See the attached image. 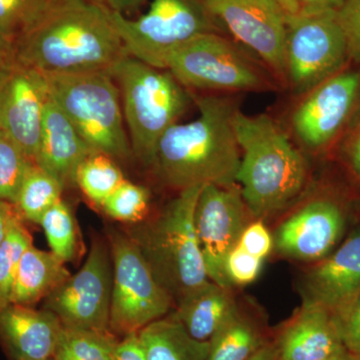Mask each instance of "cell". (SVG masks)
<instances>
[{"mask_svg": "<svg viewBox=\"0 0 360 360\" xmlns=\"http://www.w3.org/2000/svg\"><path fill=\"white\" fill-rule=\"evenodd\" d=\"M124 56L108 8L90 0H51L14 41V58L44 73L110 72Z\"/></svg>", "mask_w": 360, "mask_h": 360, "instance_id": "obj_1", "label": "cell"}, {"mask_svg": "<svg viewBox=\"0 0 360 360\" xmlns=\"http://www.w3.org/2000/svg\"><path fill=\"white\" fill-rule=\"evenodd\" d=\"M195 101L200 115L165 132L150 168L165 186L179 191L206 184L234 186L241 156L232 120L238 108L229 96Z\"/></svg>", "mask_w": 360, "mask_h": 360, "instance_id": "obj_2", "label": "cell"}, {"mask_svg": "<svg viewBox=\"0 0 360 360\" xmlns=\"http://www.w3.org/2000/svg\"><path fill=\"white\" fill-rule=\"evenodd\" d=\"M232 124L243 151L236 184H240L251 217L265 219L284 210L302 193L307 161L269 115H248L238 110Z\"/></svg>", "mask_w": 360, "mask_h": 360, "instance_id": "obj_3", "label": "cell"}, {"mask_svg": "<svg viewBox=\"0 0 360 360\" xmlns=\"http://www.w3.org/2000/svg\"><path fill=\"white\" fill-rule=\"evenodd\" d=\"M201 188L182 189L155 217L131 224L127 231L175 304L210 281L194 222Z\"/></svg>", "mask_w": 360, "mask_h": 360, "instance_id": "obj_4", "label": "cell"}, {"mask_svg": "<svg viewBox=\"0 0 360 360\" xmlns=\"http://www.w3.org/2000/svg\"><path fill=\"white\" fill-rule=\"evenodd\" d=\"M122 99L132 153L146 167L165 132L186 112L191 94L167 70L123 56L111 68Z\"/></svg>", "mask_w": 360, "mask_h": 360, "instance_id": "obj_5", "label": "cell"}, {"mask_svg": "<svg viewBox=\"0 0 360 360\" xmlns=\"http://www.w3.org/2000/svg\"><path fill=\"white\" fill-rule=\"evenodd\" d=\"M49 94L94 153L127 160L132 153L120 91L108 71L44 73Z\"/></svg>", "mask_w": 360, "mask_h": 360, "instance_id": "obj_6", "label": "cell"}, {"mask_svg": "<svg viewBox=\"0 0 360 360\" xmlns=\"http://www.w3.org/2000/svg\"><path fill=\"white\" fill-rule=\"evenodd\" d=\"M108 13L127 54L160 70L194 37L222 30L198 0H153L148 13L137 20L110 9Z\"/></svg>", "mask_w": 360, "mask_h": 360, "instance_id": "obj_7", "label": "cell"}, {"mask_svg": "<svg viewBox=\"0 0 360 360\" xmlns=\"http://www.w3.org/2000/svg\"><path fill=\"white\" fill-rule=\"evenodd\" d=\"M186 89L265 91L274 87L264 68L220 33H203L168 58L167 68Z\"/></svg>", "mask_w": 360, "mask_h": 360, "instance_id": "obj_8", "label": "cell"}, {"mask_svg": "<svg viewBox=\"0 0 360 360\" xmlns=\"http://www.w3.org/2000/svg\"><path fill=\"white\" fill-rule=\"evenodd\" d=\"M108 239L113 271L110 330L120 338L167 316L174 303L127 232L111 229Z\"/></svg>", "mask_w": 360, "mask_h": 360, "instance_id": "obj_9", "label": "cell"}, {"mask_svg": "<svg viewBox=\"0 0 360 360\" xmlns=\"http://www.w3.org/2000/svg\"><path fill=\"white\" fill-rule=\"evenodd\" d=\"M338 11L286 15L285 82L307 94L340 72L348 58Z\"/></svg>", "mask_w": 360, "mask_h": 360, "instance_id": "obj_10", "label": "cell"}, {"mask_svg": "<svg viewBox=\"0 0 360 360\" xmlns=\"http://www.w3.org/2000/svg\"><path fill=\"white\" fill-rule=\"evenodd\" d=\"M112 260L108 243L92 240L89 257L44 300V309L56 315L65 328L110 331Z\"/></svg>", "mask_w": 360, "mask_h": 360, "instance_id": "obj_11", "label": "cell"}, {"mask_svg": "<svg viewBox=\"0 0 360 360\" xmlns=\"http://www.w3.org/2000/svg\"><path fill=\"white\" fill-rule=\"evenodd\" d=\"M217 25L285 82L286 14L276 0H198Z\"/></svg>", "mask_w": 360, "mask_h": 360, "instance_id": "obj_12", "label": "cell"}, {"mask_svg": "<svg viewBox=\"0 0 360 360\" xmlns=\"http://www.w3.org/2000/svg\"><path fill=\"white\" fill-rule=\"evenodd\" d=\"M248 212L240 189L206 184L196 203L194 222L208 278L232 288L226 262L238 245L248 224Z\"/></svg>", "mask_w": 360, "mask_h": 360, "instance_id": "obj_13", "label": "cell"}, {"mask_svg": "<svg viewBox=\"0 0 360 360\" xmlns=\"http://www.w3.org/2000/svg\"><path fill=\"white\" fill-rule=\"evenodd\" d=\"M49 90L44 73L11 56L0 65V131L34 162Z\"/></svg>", "mask_w": 360, "mask_h": 360, "instance_id": "obj_14", "label": "cell"}, {"mask_svg": "<svg viewBox=\"0 0 360 360\" xmlns=\"http://www.w3.org/2000/svg\"><path fill=\"white\" fill-rule=\"evenodd\" d=\"M360 94V73L343 71L304 94L291 116L298 141L311 150L335 139L352 115Z\"/></svg>", "mask_w": 360, "mask_h": 360, "instance_id": "obj_15", "label": "cell"}, {"mask_svg": "<svg viewBox=\"0 0 360 360\" xmlns=\"http://www.w3.org/2000/svg\"><path fill=\"white\" fill-rule=\"evenodd\" d=\"M345 215L329 200L310 201L283 222L274 238L277 252L302 262L324 259L342 236Z\"/></svg>", "mask_w": 360, "mask_h": 360, "instance_id": "obj_16", "label": "cell"}, {"mask_svg": "<svg viewBox=\"0 0 360 360\" xmlns=\"http://www.w3.org/2000/svg\"><path fill=\"white\" fill-rule=\"evenodd\" d=\"M302 290L304 302L321 305L335 317L349 309L360 295V229L310 270Z\"/></svg>", "mask_w": 360, "mask_h": 360, "instance_id": "obj_17", "label": "cell"}, {"mask_svg": "<svg viewBox=\"0 0 360 360\" xmlns=\"http://www.w3.org/2000/svg\"><path fill=\"white\" fill-rule=\"evenodd\" d=\"M274 342L277 360H328L345 350L333 314L309 302L277 331Z\"/></svg>", "mask_w": 360, "mask_h": 360, "instance_id": "obj_18", "label": "cell"}, {"mask_svg": "<svg viewBox=\"0 0 360 360\" xmlns=\"http://www.w3.org/2000/svg\"><path fill=\"white\" fill-rule=\"evenodd\" d=\"M63 328L49 310L14 303L0 307V345L11 360L51 359Z\"/></svg>", "mask_w": 360, "mask_h": 360, "instance_id": "obj_19", "label": "cell"}, {"mask_svg": "<svg viewBox=\"0 0 360 360\" xmlns=\"http://www.w3.org/2000/svg\"><path fill=\"white\" fill-rule=\"evenodd\" d=\"M92 151L51 94L45 103L34 163L63 187L77 186L78 168Z\"/></svg>", "mask_w": 360, "mask_h": 360, "instance_id": "obj_20", "label": "cell"}, {"mask_svg": "<svg viewBox=\"0 0 360 360\" xmlns=\"http://www.w3.org/2000/svg\"><path fill=\"white\" fill-rule=\"evenodd\" d=\"M238 309L231 288L210 281L182 298L172 316L193 340L207 342Z\"/></svg>", "mask_w": 360, "mask_h": 360, "instance_id": "obj_21", "label": "cell"}, {"mask_svg": "<svg viewBox=\"0 0 360 360\" xmlns=\"http://www.w3.org/2000/svg\"><path fill=\"white\" fill-rule=\"evenodd\" d=\"M71 276L65 262L51 251L30 245L21 257L11 303L34 307Z\"/></svg>", "mask_w": 360, "mask_h": 360, "instance_id": "obj_22", "label": "cell"}, {"mask_svg": "<svg viewBox=\"0 0 360 360\" xmlns=\"http://www.w3.org/2000/svg\"><path fill=\"white\" fill-rule=\"evenodd\" d=\"M272 340L262 319L238 309L212 336L206 360H250Z\"/></svg>", "mask_w": 360, "mask_h": 360, "instance_id": "obj_23", "label": "cell"}, {"mask_svg": "<svg viewBox=\"0 0 360 360\" xmlns=\"http://www.w3.org/2000/svg\"><path fill=\"white\" fill-rule=\"evenodd\" d=\"M148 360H206L210 341L193 340L172 316L151 322L139 331Z\"/></svg>", "mask_w": 360, "mask_h": 360, "instance_id": "obj_24", "label": "cell"}, {"mask_svg": "<svg viewBox=\"0 0 360 360\" xmlns=\"http://www.w3.org/2000/svg\"><path fill=\"white\" fill-rule=\"evenodd\" d=\"M63 189L58 179L34 163L21 184L14 207L23 221L39 224L44 213L61 200Z\"/></svg>", "mask_w": 360, "mask_h": 360, "instance_id": "obj_25", "label": "cell"}, {"mask_svg": "<svg viewBox=\"0 0 360 360\" xmlns=\"http://www.w3.org/2000/svg\"><path fill=\"white\" fill-rule=\"evenodd\" d=\"M118 338L110 331L84 330L63 326L53 360H113Z\"/></svg>", "mask_w": 360, "mask_h": 360, "instance_id": "obj_26", "label": "cell"}, {"mask_svg": "<svg viewBox=\"0 0 360 360\" xmlns=\"http://www.w3.org/2000/svg\"><path fill=\"white\" fill-rule=\"evenodd\" d=\"M124 180L115 160L101 153H92L87 156L77 174V186L99 207Z\"/></svg>", "mask_w": 360, "mask_h": 360, "instance_id": "obj_27", "label": "cell"}, {"mask_svg": "<svg viewBox=\"0 0 360 360\" xmlns=\"http://www.w3.org/2000/svg\"><path fill=\"white\" fill-rule=\"evenodd\" d=\"M32 245V236L20 215L13 219L0 245V307L11 303L14 281L21 257Z\"/></svg>", "mask_w": 360, "mask_h": 360, "instance_id": "obj_28", "label": "cell"}, {"mask_svg": "<svg viewBox=\"0 0 360 360\" xmlns=\"http://www.w3.org/2000/svg\"><path fill=\"white\" fill-rule=\"evenodd\" d=\"M39 225L44 229L52 253L65 264L75 259L77 251V224L65 201L59 200L49 208Z\"/></svg>", "mask_w": 360, "mask_h": 360, "instance_id": "obj_29", "label": "cell"}, {"mask_svg": "<svg viewBox=\"0 0 360 360\" xmlns=\"http://www.w3.org/2000/svg\"><path fill=\"white\" fill-rule=\"evenodd\" d=\"M33 165L20 146L0 131V200L15 202L21 184Z\"/></svg>", "mask_w": 360, "mask_h": 360, "instance_id": "obj_30", "label": "cell"}, {"mask_svg": "<svg viewBox=\"0 0 360 360\" xmlns=\"http://www.w3.org/2000/svg\"><path fill=\"white\" fill-rule=\"evenodd\" d=\"M149 191L125 179L103 201L101 208L110 219L125 224H139L146 219L148 212Z\"/></svg>", "mask_w": 360, "mask_h": 360, "instance_id": "obj_31", "label": "cell"}, {"mask_svg": "<svg viewBox=\"0 0 360 360\" xmlns=\"http://www.w3.org/2000/svg\"><path fill=\"white\" fill-rule=\"evenodd\" d=\"M51 0H0V39L15 41L44 13Z\"/></svg>", "mask_w": 360, "mask_h": 360, "instance_id": "obj_32", "label": "cell"}, {"mask_svg": "<svg viewBox=\"0 0 360 360\" xmlns=\"http://www.w3.org/2000/svg\"><path fill=\"white\" fill-rule=\"evenodd\" d=\"M262 266V259L253 257L238 245L226 262V272L232 285H245L257 278Z\"/></svg>", "mask_w": 360, "mask_h": 360, "instance_id": "obj_33", "label": "cell"}, {"mask_svg": "<svg viewBox=\"0 0 360 360\" xmlns=\"http://www.w3.org/2000/svg\"><path fill=\"white\" fill-rule=\"evenodd\" d=\"M336 14L347 40L348 58L360 61V0H345Z\"/></svg>", "mask_w": 360, "mask_h": 360, "instance_id": "obj_34", "label": "cell"}, {"mask_svg": "<svg viewBox=\"0 0 360 360\" xmlns=\"http://www.w3.org/2000/svg\"><path fill=\"white\" fill-rule=\"evenodd\" d=\"M335 319L345 350L360 354V295L349 309Z\"/></svg>", "mask_w": 360, "mask_h": 360, "instance_id": "obj_35", "label": "cell"}, {"mask_svg": "<svg viewBox=\"0 0 360 360\" xmlns=\"http://www.w3.org/2000/svg\"><path fill=\"white\" fill-rule=\"evenodd\" d=\"M238 245L253 257L264 260L274 248V238L262 219H258L248 225Z\"/></svg>", "mask_w": 360, "mask_h": 360, "instance_id": "obj_36", "label": "cell"}, {"mask_svg": "<svg viewBox=\"0 0 360 360\" xmlns=\"http://www.w3.org/2000/svg\"><path fill=\"white\" fill-rule=\"evenodd\" d=\"M113 360H148L139 333L118 338L113 350Z\"/></svg>", "mask_w": 360, "mask_h": 360, "instance_id": "obj_37", "label": "cell"}, {"mask_svg": "<svg viewBox=\"0 0 360 360\" xmlns=\"http://www.w3.org/2000/svg\"><path fill=\"white\" fill-rule=\"evenodd\" d=\"M345 153L352 172L360 179V122L348 139Z\"/></svg>", "mask_w": 360, "mask_h": 360, "instance_id": "obj_38", "label": "cell"}, {"mask_svg": "<svg viewBox=\"0 0 360 360\" xmlns=\"http://www.w3.org/2000/svg\"><path fill=\"white\" fill-rule=\"evenodd\" d=\"M302 13L338 11L345 0H296Z\"/></svg>", "mask_w": 360, "mask_h": 360, "instance_id": "obj_39", "label": "cell"}, {"mask_svg": "<svg viewBox=\"0 0 360 360\" xmlns=\"http://www.w3.org/2000/svg\"><path fill=\"white\" fill-rule=\"evenodd\" d=\"M90 1L96 2L110 11L125 15V14L137 11L139 7L146 4V0H90Z\"/></svg>", "mask_w": 360, "mask_h": 360, "instance_id": "obj_40", "label": "cell"}, {"mask_svg": "<svg viewBox=\"0 0 360 360\" xmlns=\"http://www.w3.org/2000/svg\"><path fill=\"white\" fill-rule=\"evenodd\" d=\"M18 213L13 203L0 200V245Z\"/></svg>", "mask_w": 360, "mask_h": 360, "instance_id": "obj_41", "label": "cell"}, {"mask_svg": "<svg viewBox=\"0 0 360 360\" xmlns=\"http://www.w3.org/2000/svg\"><path fill=\"white\" fill-rule=\"evenodd\" d=\"M250 360H277V349L274 340L262 347Z\"/></svg>", "mask_w": 360, "mask_h": 360, "instance_id": "obj_42", "label": "cell"}, {"mask_svg": "<svg viewBox=\"0 0 360 360\" xmlns=\"http://www.w3.org/2000/svg\"><path fill=\"white\" fill-rule=\"evenodd\" d=\"M14 44L9 40L0 39V65L13 56Z\"/></svg>", "mask_w": 360, "mask_h": 360, "instance_id": "obj_43", "label": "cell"}, {"mask_svg": "<svg viewBox=\"0 0 360 360\" xmlns=\"http://www.w3.org/2000/svg\"><path fill=\"white\" fill-rule=\"evenodd\" d=\"M276 1L283 8L286 15H295L300 13V6L296 0H276Z\"/></svg>", "mask_w": 360, "mask_h": 360, "instance_id": "obj_44", "label": "cell"}, {"mask_svg": "<svg viewBox=\"0 0 360 360\" xmlns=\"http://www.w3.org/2000/svg\"><path fill=\"white\" fill-rule=\"evenodd\" d=\"M347 350H345V352H340V354H336L328 360H347Z\"/></svg>", "mask_w": 360, "mask_h": 360, "instance_id": "obj_45", "label": "cell"}, {"mask_svg": "<svg viewBox=\"0 0 360 360\" xmlns=\"http://www.w3.org/2000/svg\"><path fill=\"white\" fill-rule=\"evenodd\" d=\"M348 354V352H347ZM347 360H360V354H347Z\"/></svg>", "mask_w": 360, "mask_h": 360, "instance_id": "obj_46", "label": "cell"}, {"mask_svg": "<svg viewBox=\"0 0 360 360\" xmlns=\"http://www.w3.org/2000/svg\"><path fill=\"white\" fill-rule=\"evenodd\" d=\"M49 360H53V359H49Z\"/></svg>", "mask_w": 360, "mask_h": 360, "instance_id": "obj_47", "label": "cell"}]
</instances>
